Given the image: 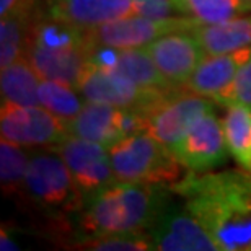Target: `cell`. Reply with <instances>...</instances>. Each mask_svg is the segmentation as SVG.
Segmentation results:
<instances>
[{"label":"cell","instance_id":"21","mask_svg":"<svg viewBox=\"0 0 251 251\" xmlns=\"http://www.w3.org/2000/svg\"><path fill=\"white\" fill-rule=\"evenodd\" d=\"M222 121L230 157L243 172L251 175V108L232 104Z\"/></svg>","mask_w":251,"mask_h":251},{"label":"cell","instance_id":"3","mask_svg":"<svg viewBox=\"0 0 251 251\" xmlns=\"http://www.w3.org/2000/svg\"><path fill=\"white\" fill-rule=\"evenodd\" d=\"M93 56V46L87 39L83 28L57 22V20H34L25 57L33 65L41 78L77 87L87 72Z\"/></svg>","mask_w":251,"mask_h":251},{"label":"cell","instance_id":"27","mask_svg":"<svg viewBox=\"0 0 251 251\" xmlns=\"http://www.w3.org/2000/svg\"><path fill=\"white\" fill-rule=\"evenodd\" d=\"M135 12L150 18L179 17L173 0H132Z\"/></svg>","mask_w":251,"mask_h":251},{"label":"cell","instance_id":"19","mask_svg":"<svg viewBox=\"0 0 251 251\" xmlns=\"http://www.w3.org/2000/svg\"><path fill=\"white\" fill-rule=\"evenodd\" d=\"M33 23L31 0H26L22 7L0 18V69L25 56Z\"/></svg>","mask_w":251,"mask_h":251},{"label":"cell","instance_id":"7","mask_svg":"<svg viewBox=\"0 0 251 251\" xmlns=\"http://www.w3.org/2000/svg\"><path fill=\"white\" fill-rule=\"evenodd\" d=\"M2 139L26 149H51L67 135V124L41 104L25 106L2 100L0 106Z\"/></svg>","mask_w":251,"mask_h":251},{"label":"cell","instance_id":"26","mask_svg":"<svg viewBox=\"0 0 251 251\" xmlns=\"http://www.w3.org/2000/svg\"><path fill=\"white\" fill-rule=\"evenodd\" d=\"M215 103L225 108L232 104H247L251 108V57L240 67L232 85L215 100Z\"/></svg>","mask_w":251,"mask_h":251},{"label":"cell","instance_id":"23","mask_svg":"<svg viewBox=\"0 0 251 251\" xmlns=\"http://www.w3.org/2000/svg\"><path fill=\"white\" fill-rule=\"evenodd\" d=\"M25 149L7 139L0 140V184L8 198L25 199V179L29 163V153Z\"/></svg>","mask_w":251,"mask_h":251},{"label":"cell","instance_id":"11","mask_svg":"<svg viewBox=\"0 0 251 251\" xmlns=\"http://www.w3.org/2000/svg\"><path fill=\"white\" fill-rule=\"evenodd\" d=\"M147 232L153 250L158 251H220L215 238L194 217L181 198L170 199Z\"/></svg>","mask_w":251,"mask_h":251},{"label":"cell","instance_id":"18","mask_svg":"<svg viewBox=\"0 0 251 251\" xmlns=\"http://www.w3.org/2000/svg\"><path fill=\"white\" fill-rule=\"evenodd\" d=\"M191 31L202 44L207 56L237 51L251 46V15L219 23L198 25Z\"/></svg>","mask_w":251,"mask_h":251},{"label":"cell","instance_id":"2","mask_svg":"<svg viewBox=\"0 0 251 251\" xmlns=\"http://www.w3.org/2000/svg\"><path fill=\"white\" fill-rule=\"evenodd\" d=\"M172 194L173 191L165 184L116 181L83 202L75 215V238L149 230Z\"/></svg>","mask_w":251,"mask_h":251},{"label":"cell","instance_id":"6","mask_svg":"<svg viewBox=\"0 0 251 251\" xmlns=\"http://www.w3.org/2000/svg\"><path fill=\"white\" fill-rule=\"evenodd\" d=\"M198 22L188 17L150 18L145 15L134 13L104 23L101 26L85 29L87 39L95 48L109 49H134L147 48L155 39L173 31L193 29Z\"/></svg>","mask_w":251,"mask_h":251},{"label":"cell","instance_id":"15","mask_svg":"<svg viewBox=\"0 0 251 251\" xmlns=\"http://www.w3.org/2000/svg\"><path fill=\"white\" fill-rule=\"evenodd\" d=\"M44 12L49 18L83 29L137 13L132 0H44Z\"/></svg>","mask_w":251,"mask_h":251},{"label":"cell","instance_id":"1","mask_svg":"<svg viewBox=\"0 0 251 251\" xmlns=\"http://www.w3.org/2000/svg\"><path fill=\"white\" fill-rule=\"evenodd\" d=\"M170 189L209 230L220 251H251V175L240 170L194 173Z\"/></svg>","mask_w":251,"mask_h":251},{"label":"cell","instance_id":"25","mask_svg":"<svg viewBox=\"0 0 251 251\" xmlns=\"http://www.w3.org/2000/svg\"><path fill=\"white\" fill-rule=\"evenodd\" d=\"M70 248L87 251H149L153 250V242L147 230L111 232L75 238Z\"/></svg>","mask_w":251,"mask_h":251},{"label":"cell","instance_id":"10","mask_svg":"<svg viewBox=\"0 0 251 251\" xmlns=\"http://www.w3.org/2000/svg\"><path fill=\"white\" fill-rule=\"evenodd\" d=\"M77 92L82 95L85 101L103 103L119 108H134L147 113L155 106L165 95L172 92H155L139 87L132 80L123 74L104 65L90 62L87 72L78 82ZM175 92V90H173Z\"/></svg>","mask_w":251,"mask_h":251},{"label":"cell","instance_id":"8","mask_svg":"<svg viewBox=\"0 0 251 251\" xmlns=\"http://www.w3.org/2000/svg\"><path fill=\"white\" fill-rule=\"evenodd\" d=\"M214 103L202 95L176 88L145 113V132L172 149L205 113L212 111Z\"/></svg>","mask_w":251,"mask_h":251},{"label":"cell","instance_id":"17","mask_svg":"<svg viewBox=\"0 0 251 251\" xmlns=\"http://www.w3.org/2000/svg\"><path fill=\"white\" fill-rule=\"evenodd\" d=\"M250 57L251 46L207 56L198 65V69L194 70V74L191 75V78L183 88L215 101L232 85L240 67Z\"/></svg>","mask_w":251,"mask_h":251},{"label":"cell","instance_id":"12","mask_svg":"<svg viewBox=\"0 0 251 251\" xmlns=\"http://www.w3.org/2000/svg\"><path fill=\"white\" fill-rule=\"evenodd\" d=\"M51 149L56 150L67 165L75 184L83 196V202L118 181L108 149L103 145L67 134Z\"/></svg>","mask_w":251,"mask_h":251},{"label":"cell","instance_id":"24","mask_svg":"<svg viewBox=\"0 0 251 251\" xmlns=\"http://www.w3.org/2000/svg\"><path fill=\"white\" fill-rule=\"evenodd\" d=\"M83 97L72 85L57 82V80L41 78L39 83V104L49 109L57 118L70 121L82 111L85 106Z\"/></svg>","mask_w":251,"mask_h":251},{"label":"cell","instance_id":"9","mask_svg":"<svg viewBox=\"0 0 251 251\" xmlns=\"http://www.w3.org/2000/svg\"><path fill=\"white\" fill-rule=\"evenodd\" d=\"M67 124V132L109 149L127 135L145 132V113L103 103H85L83 109Z\"/></svg>","mask_w":251,"mask_h":251},{"label":"cell","instance_id":"13","mask_svg":"<svg viewBox=\"0 0 251 251\" xmlns=\"http://www.w3.org/2000/svg\"><path fill=\"white\" fill-rule=\"evenodd\" d=\"M183 168L194 173L212 172L230 157L224 121L215 109L207 111L170 149Z\"/></svg>","mask_w":251,"mask_h":251},{"label":"cell","instance_id":"5","mask_svg":"<svg viewBox=\"0 0 251 251\" xmlns=\"http://www.w3.org/2000/svg\"><path fill=\"white\" fill-rule=\"evenodd\" d=\"M118 181L172 186L183 178V167L165 147L147 132L127 135L108 149Z\"/></svg>","mask_w":251,"mask_h":251},{"label":"cell","instance_id":"20","mask_svg":"<svg viewBox=\"0 0 251 251\" xmlns=\"http://www.w3.org/2000/svg\"><path fill=\"white\" fill-rule=\"evenodd\" d=\"M39 75L26 57H20L13 64L2 69L0 74V92L2 100L7 101L34 106L39 104Z\"/></svg>","mask_w":251,"mask_h":251},{"label":"cell","instance_id":"4","mask_svg":"<svg viewBox=\"0 0 251 251\" xmlns=\"http://www.w3.org/2000/svg\"><path fill=\"white\" fill-rule=\"evenodd\" d=\"M25 201L54 219L74 217L82 210L83 196L67 165L54 149H41L29 153Z\"/></svg>","mask_w":251,"mask_h":251},{"label":"cell","instance_id":"22","mask_svg":"<svg viewBox=\"0 0 251 251\" xmlns=\"http://www.w3.org/2000/svg\"><path fill=\"white\" fill-rule=\"evenodd\" d=\"M179 17L210 25L251 15V0H173Z\"/></svg>","mask_w":251,"mask_h":251},{"label":"cell","instance_id":"28","mask_svg":"<svg viewBox=\"0 0 251 251\" xmlns=\"http://www.w3.org/2000/svg\"><path fill=\"white\" fill-rule=\"evenodd\" d=\"M0 248L3 251H17L20 250L18 243L15 242L13 237H12V232L8 228H5V225H2V232H0Z\"/></svg>","mask_w":251,"mask_h":251},{"label":"cell","instance_id":"29","mask_svg":"<svg viewBox=\"0 0 251 251\" xmlns=\"http://www.w3.org/2000/svg\"><path fill=\"white\" fill-rule=\"evenodd\" d=\"M25 2H26V0H0V18L7 17L8 13L13 12V10L22 7Z\"/></svg>","mask_w":251,"mask_h":251},{"label":"cell","instance_id":"16","mask_svg":"<svg viewBox=\"0 0 251 251\" xmlns=\"http://www.w3.org/2000/svg\"><path fill=\"white\" fill-rule=\"evenodd\" d=\"M92 61L123 74L124 77L132 80L142 88L155 90V92H173V90L179 88L165 78V75L158 70L157 64L153 62L152 56L145 48H95Z\"/></svg>","mask_w":251,"mask_h":251},{"label":"cell","instance_id":"14","mask_svg":"<svg viewBox=\"0 0 251 251\" xmlns=\"http://www.w3.org/2000/svg\"><path fill=\"white\" fill-rule=\"evenodd\" d=\"M145 49L150 52L165 78L179 88L188 83L198 65L207 57L202 44L191 29L165 34L150 43Z\"/></svg>","mask_w":251,"mask_h":251}]
</instances>
